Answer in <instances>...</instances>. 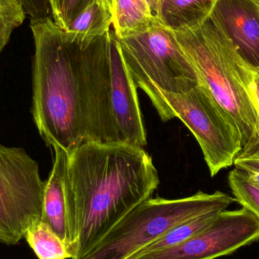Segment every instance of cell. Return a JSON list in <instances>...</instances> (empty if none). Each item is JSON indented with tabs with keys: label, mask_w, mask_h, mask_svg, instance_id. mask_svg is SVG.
I'll return each instance as SVG.
<instances>
[{
	"label": "cell",
	"mask_w": 259,
	"mask_h": 259,
	"mask_svg": "<svg viewBox=\"0 0 259 259\" xmlns=\"http://www.w3.org/2000/svg\"><path fill=\"white\" fill-rule=\"evenodd\" d=\"M27 15L21 0H0V54L14 30L22 25Z\"/></svg>",
	"instance_id": "d6986e66"
},
{
	"label": "cell",
	"mask_w": 259,
	"mask_h": 259,
	"mask_svg": "<svg viewBox=\"0 0 259 259\" xmlns=\"http://www.w3.org/2000/svg\"><path fill=\"white\" fill-rule=\"evenodd\" d=\"M243 171L246 173L248 181L259 188V170H247Z\"/></svg>",
	"instance_id": "cb8c5ba5"
},
{
	"label": "cell",
	"mask_w": 259,
	"mask_h": 259,
	"mask_svg": "<svg viewBox=\"0 0 259 259\" xmlns=\"http://www.w3.org/2000/svg\"><path fill=\"white\" fill-rule=\"evenodd\" d=\"M155 21L146 0H115L113 26L118 39L143 33Z\"/></svg>",
	"instance_id": "9a60e30c"
},
{
	"label": "cell",
	"mask_w": 259,
	"mask_h": 259,
	"mask_svg": "<svg viewBox=\"0 0 259 259\" xmlns=\"http://www.w3.org/2000/svg\"><path fill=\"white\" fill-rule=\"evenodd\" d=\"M228 184L236 201L259 219V188L248 181L245 171L238 168L231 170Z\"/></svg>",
	"instance_id": "ac0fdd59"
},
{
	"label": "cell",
	"mask_w": 259,
	"mask_h": 259,
	"mask_svg": "<svg viewBox=\"0 0 259 259\" xmlns=\"http://www.w3.org/2000/svg\"><path fill=\"white\" fill-rule=\"evenodd\" d=\"M253 94L259 109V73H254Z\"/></svg>",
	"instance_id": "d4e9b609"
},
{
	"label": "cell",
	"mask_w": 259,
	"mask_h": 259,
	"mask_svg": "<svg viewBox=\"0 0 259 259\" xmlns=\"http://www.w3.org/2000/svg\"><path fill=\"white\" fill-rule=\"evenodd\" d=\"M109 36L107 99L115 143L143 148L147 139L137 88L124 65L114 29L109 31Z\"/></svg>",
	"instance_id": "30bf717a"
},
{
	"label": "cell",
	"mask_w": 259,
	"mask_h": 259,
	"mask_svg": "<svg viewBox=\"0 0 259 259\" xmlns=\"http://www.w3.org/2000/svg\"><path fill=\"white\" fill-rule=\"evenodd\" d=\"M154 106L164 122L179 118L193 133L204 159L214 177L234 164L242 150L240 135L208 91L199 83L184 94H172L155 88Z\"/></svg>",
	"instance_id": "8992f818"
},
{
	"label": "cell",
	"mask_w": 259,
	"mask_h": 259,
	"mask_svg": "<svg viewBox=\"0 0 259 259\" xmlns=\"http://www.w3.org/2000/svg\"><path fill=\"white\" fill-rule=\"evenodd\" d=\"M109 39V32L82 48L80 53V80L86 142L116 143L108 106Z\"/></svg>",
	"instance_id": "9c48e42d"
},
{
	"label": "cell",
	"mask_w": 259,
	"mask_h": 259,
	"mask_svg": "<svg viewBox=\"0 0 259 259\" xmlns=\"http://www.w3.org/2000/svg\"><path fill=\"white\" fill-rule=\"evenodd\" d=\"M33 58L31 113L50 147L70 152L85 140L80 80L82 47L52 17L30 19Z\"/></svg>",
	"instance_id": "7a4b0ae2"
},
{
	"label": "cell",
	"mask_w": 259,
	"mask_h": 259,
	"mask_svg": "<svg viewBox=\"0 0 259 259\" xmlns=\"http://www.w3.org/2000/svg\"><path fill=\"white\" fill-rule=\"evenodd\" d=\"M209 19L259 73V0H217Z\"/></svg>",
	"instance_id": "8fae6325"
},
{
	"label": "cell",
	"mask_w": 259,
	"mask_h": 259,
	"mask_svg": "<svg viewBox=\"0 0 259 259\" xmlns=\"http://www.w3.org/2000/svg\"><path fill=\"white\" fill-rule=\"evenodd\" d=\"M150 9L152 16L156 21H159L160 10H161V0H146Z\"/></svg>",
	"instance_id": "603a6c76"
},
{
	"label": "cell",
	"mask_w": 259,
	"mask_h": 259,
	"mask_svg": "<svg viewBox=\"0 0 259 259\" xmlns=\"http://www.w3.org/2000/svg\"><path fill=\"white\" fill-rule=\"evenodd\" d=\"M0 243H1V242H0Z\"/></svg>",
	"instance_id": "83f0119b"
},
{
	"label": "cell",
	"mask_w": 259,
	"mask_h": 259,
	"mask_svg": "<svg viewBox=\"0 0 259 259\" xmlns=\"http://www.w3.org/2000/svg\"><path fill=\"white\" fill-rule=\"evenodd\" d=\"M113 21V13L104 3L94 0L65 31L70 39L85 48L96 38L109 33Z\"/></svg>",
	"instance_id": "5bb4252c"
},
{
	"label": "cell",
	"mask_w": 259,
	"mask_h": 259,
	"mask_svg": "<svg viewBox=\"0 0 259 259\" xmlns=\"http://www.w3.org/2000/svg\"><path fill=\"white\" fill-rule=\"evenodd\" d=\"M237 202L227 193L197 192L181 199H149L118 222L86 255L78 259H130L184 221L208 211H222Z\"/></svg>",
	"instance_id": "277c9868"
},
{
	"label": "cell",
	"mask_w": 259,
	"mask_h": 259,
	"mask_svg": "<svg viewBox=\"0 0 259 259\" xmlns=\"http://www.w3.org/2000/svg\"><path fill=\"white\" fill-rule=\"evenodd\" d=\"M30 19L52 17L49 0H21Z\"/></svg>",
	"instance_id": "44dd1931"
},
{
	"label": "cell",
	"mask_w": 259,
	"mask_h": 259,
	"mask_svg": "<svg viewBox=\"0 0 259 259\" xmlns=\"http://www.w3.org/2000/svg\"><path fill=\"white\" fill-rule=\"evenodd\" d=\"M53 149L54 162L48 180L45 181L40 222L65 243L71 255L72 244L65 190L68 152L59 147Z\"/></svg>",
	"instance_id": "7c38bea8"
},
{
	"label": "cell",
	"mask_w": 259,
	"mask_h": 259,
	"mask_svg": "<svg viewBox=\"0 0 259 259\" xmlns=\"http://www.w3.org/2000/svg\"><path fill=\"white\" fill-rule=\"evenodd\" d=\"M174 33L193 65L199 83L238 132L242 146L238 155L258 150L259 109L253 94L255 71L209 18L196 27Z\"/></svg>",
	"instance_id": "3957f363"
},
{
	"label": "cell",
	"mask_w": 259,
	"mask_h": 259,
	"mask_svg": "<svg viewBox=\"0 0 259 259\" xmlns=\"http://www.w3.org/2000/svg\"><path fill=\"white\" fill-rule=\"evenodd\" d=\"M162 1H163V0H161V3H162Z\"/></svg>",
	"instance_id": "4316f807"
},
{
	"label": "cell",
	"mask_w": 259,
	"mask_h": 259,
	"mask_svg": "<svg viewBox=\"0 0 259 259\" xmlns=\"http://www.w3.org/2000/svg\"><path fill=\"white\" fill-rule=\"evenodd\" d=\"M45 182L24 149L0 144V242L19 243L40 222Z\"/></svg>",
	"instance_id": "52a82bcc"
},
{
	"label": "cell",
	"mask_w": 259,
	"mask_h": 259,
	"mask_svg": "<svg viewBox=\"0 0 259 259\" xmlns=\"http://www.w3.org/2000/svg\"><path fill=\"white\" fill-rule=\"evenodd\" d=\"M24 238L39 259L72 258L65 243L42 222L30 227Z\"/></svg>",
	"instance_id": "e0dca14e"
},
{
	"label": "cell",
	"mask_w": 259,
	"mask_h": 259,
	"mask_svg": "<svg viewBox=\"0 0 259 259\" xmlns=\"http://www.w3.org/2000/svg\"><path fill=\"white\" fill-rule=\"evenodd\" d=\"M259 240V219L247 208L225 210L187 241L136 259H216Z\"/></svg>",
	"instance_id": "ba28073f"
},
{
	"label": "cell",
	"mask_w": 259,
	"mask_h": 259,
	"mask_svg": "<svg viewBox=\"0 0 259 259\" xmlns=\"http://www.w3.org/2000/svg\"><path fill=\"white\" fill-rule=\"evenodd\" d=\"M118 44L134 84L147 94L153 106L158 101L155 88L184 94L199 85L197 74L175 33L160 21L143 33L118 38Z\"/></svg>",
	"instance_id": "5b68a950"
},
{
	"label": "cell",
	"mask_w": 259,
	"mask_h": 259,
	"mask_svg": "<svg viewBox=\"0 0 259 259\" xmlns=\"http://www.w3.org/2000/svg\"><path fill=\"white\" fill-rule=\"evenodd\" d=\"M104 3L105 6L113 13L114 16H115V0H100Z\"/></svg>",
	"instance_id": "484cf974"
},
{
	"label": "cell",
	"mask_w": 259,
	"mask_h": 259,
	"mask_svg": "<svg viewBox=\"0 0 259 259\" xmlns=\"http://www.w3.org/2000/svg\"><path fill=\"white\" fill-rule=\"evenodd\" d=\"M217 0H163L159 21L173 32L196 27L209 18Z\"/></svg>",
	"instance_id": "4fadbf2b"
},
{
	"label": "cell",
	"mask_w": 259,
	"mask_h": 259,
	"mask_svg": "<svg viewBox=\"0 0 259 259\" xmlns=\"http://www.w3.org/2000/svg\"><path fill=\"white\" fill-rule=\"evenodd\" d=\"M94 0H49L52 18L62 30H66L71 23Z\"/></svg>",
	"instance_id": "ffe728a7"
},
{
	"label": "cell",
	"mask_w": 259,
	"mask_h": 259,
	"mask_svg": "<svg viewBox=\"0 0 259 259\" xmlns=\"http://www.w3.org/2000/svg\"><path fill=\"white\" fill-rule=\"evenodd\" d=\"M234 164L236 168L242 170H259V150L244 156H237Z\"/></svg>",
	"instance_id": "7402d4cb"
},
{
	"label": "cell",
	"mask_w": 259,
	"mask_h": 259,
	"mask_svg": "<svg viewBox=\"0 0 259 259\" xmlns=\"http://www.w3.org/2000/svg\"><path fill=\"white\" fill-rule=\"evenodd\" d=\"M220 212L222 211H208L178 224L130 259H136L146 254L174 247L187 241L207 228Z\"/></svg>",
	"instance_id": "2e32d148"
},
{
	"label": "cell",
	"mask_w": 259,
	"mask_h": 259,
	"mask_svg": "<svg viewBox=\"0 0 259 259\" xmlns=\"http://www.w3.org/2000/svg\"><path fill=\"white\" fill-rule=\"evenodd\" d=\"M159 184L143 148L86 142L68 152L65 190L71 259L86 255Z\"/></svg>",
	"instance_id": "6da1fadb"
}]
</instances>
